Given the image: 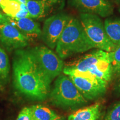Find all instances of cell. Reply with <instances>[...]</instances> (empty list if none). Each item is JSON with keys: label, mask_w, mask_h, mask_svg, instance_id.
Masks as SVG:
<instances>
[{"label": "cell", "mask_w": 120, "mask_h": 120, "mask_svg": "<svg viewBox=\"0 0 120 120\" xmlns=\"http://www.w3.org/2000/svg\"><path fill=\"white\" fill-rule=\"evenodd\" d=\"M12 70L13 85L19 93L36 101L49 98L52 81L42 70L31 49L15 51Z\"/></svg>", "instance_id": "obj_1"}, {"label": "cell", "mask_w": 120, "mask_h": 120, "mask_svg": "<svg viewBox=\"0 0 120 120\" xmlns=\"http://www.w3.org/2000/svg\"><path fill=\"white\" fill-rule=\"evenodd\" d=\"M92 49H94V45L87 36L80 20L71 17L57 43V55L64 60Z\"/></svg>", "instance_id": "obj_2"}, {"label": "cell", "mask_w": 120, "mask_h": 120, "mask_svg": "<svg viewBox=\"0 0 120 120\" xmlns=\"http://www.w3.org/2000/svg\"><path fill=\"white\" fill-rule=\"evenodd\" d=\"M49 98L52 105L65 110L76 111L88 103L69 76L64 74L56 78Z\"/></svg>", "instance_id": "obj_3"}, {"label": "cell", "mask_w": 120, "mask_h": 120, "mask_svg": "<svg viewBox=\"0 0 120 120\" xmlns=\"http://www.w3.org/2000/svg\"><path fill=\"white\" fill-rule=\"evenodd\" d=\"M79 17L84 30L94 49L107 52L116 49L108 37L104 23L100 16L89 13H80Z\"/></svg>", "instance_id": "obj_4"}, {"label": "cell", "mask_w": 120, "mask_h": 120, "mask_svg": "<svg viewBox=\"0 0 120 120\" xmlns=\"http://www.w3.org/2000/svg\"><path fill=\"white\" fill-rule=\"evenodd\" d=\"M73 83L87 101H94L105 95L108 83L88 73L68 76Z\"/></svg>", "instance_id": "obj_5"}, {"label": "cell", "mask_w": 120, "mask_h": 120, "mask_svg": "<svg viewBox=\"0 0 120 120\" xmlns=\"http://www.w3.org/2000/svg\"><path fill=\"white\" fill-rule=\"evenodd\" d=\"M40 67L51 81L63 72L64 64L63 60L51 49L44 46L30 49Z\"/></svg>", "instance_id": "obj_6"}, {"label": "cell", "mask_w": 120, "mask_h": 120, "mask_svg": "<svg viewBox=\"0 0 120 120\" xmlns=\"http://www.w3.org/2000/svg\"><path fill=\"white\" fill-rule=\"evenodd\" d=\"M71 17L64 13H57L45 21L41 37L49 49L56 48L58 40Z\"/></svg>", "instance_id": "obj_7"}, {"label": "cell", "mask_w": 120, "mask_h": 120, "mask_svg": "<svg viewBox=\"0 0 120 120\" xmlns=\"http://www.w3.org/2000/svg\"><path fill=\"white\" fill-rule=\"evenodd\" d=\"M108 57L109 52L101 49H95L64 64L63 73L67 76L87 73L91 67Z\"/></svg>", "instance_id": "obj_8"}, {"label": "cell", "mask_w": 120, "mask_h": 120, "mask_svg": "<svg viewBox=\"0 0 120 120\" xmlns=\"http://www.w3.org/2000/svg\"><path fill=\"white\" fill-rule=\"evenodd\" d=\"M30 40L11 24L0 23V43L8 51L23 49L28 46Z\"/></svg>", "instance_id": "obj_9"}, {"label": "cell", "mask_w": 120, "mask_h": 120, "mask_svg": "<svg viewBox=\"0 0 120 120\" xmlns=\"http://www.w3.org/2000/svg\"><path fill=\"white\" fill-rule=\"evenodd\" d=\"M71 6L81 13L107 17L113 14V6L109 0H68Z\"/></svg>", "instance_id": "obj_10"}, {"label": "cell", "mask_w": 120, "mask_h": 120, "mask_svg": "<svg viewBox=\"0 0 120 120\" xmlns=\"http://www.w3.org/2000/svg\"><path fill=\"white\" fill-rule=\"evenodd\" d=\"M64 0H29L26 4L30 17L34 19L44 18L61 8Z\"/></svg>", "instance_id": "obj_11"}, {"label": "cell", "mask_w": 120, "mask_h": 120, "mask_svg": "<svg viewBox=\"0 0 120 120\" xmlns=\"http://www.w3.org/2000/svg\"><path fill=\"white\" fill-rule=\"evenodd\" d=\"M7 22L11 24L24 35L31 39L41 36L40 25L30 17L15 18L6 15Z\"/></svg>", "instance_id": "obj_12"}, {"label": "cell", "mask_w": 120, "mask_h": 120, "mask_svg": "<svg viewBox=\"0 0 120 120\" xmlns=\"http://www.w3.org/2000/svg\"><path fill=\"white\" fill-rule=\"evenodd\" d=\"M102 115V105L96 103L76 110L69 115L67 120H100Z\"/></svg>", "instance_id": "obj_13"}, {"label": "cell", "mask_w": 120, "mask_h": 120, "mask_svg": "<svg viewBox=\"0 0 120 120\" xmlns=\"http://www.w3.org/2000/svg\"><path fill=\"white\" fill-rule=\"evenodd\" d=\"M1 10L4 15L11 17H30L26 4L17 0H1Z\"/></svg>", "instance_id": "obj_14"}, {"label": "cell", "mask_w": 120, "mask_h": 120, "mask_svg": "<svg viewBox=\"0 0 120 120\" xmlns=\"http://www.w3.org/2000/svg\"><path fill=\"white\" fill-rule=\"evenodd\" d=\"M87 73L109 84L113 77L109 55L107 58L101 60L91 67Z\"/></svg>", "instance_id": "obj_15"}, {"label": "cell", "mask_w": 120, "mask_h": 120, "mask_svg": "<svg viewBox=\"0 0 120 120\" xmlns=\"http://www.w3.org/2000/svg\"><path fill=\"white\" fill-rule=\"evenodd\" d=\"M104 26L108 37L115 49L120 46V18H108Z\"/></svg>", "instance_id": "obj_16"}, {"label": "cell", "mask_w": 120, "mask_h": 120, "mask_svg": "<svg viewBox=\"0 0 120 120\" xmlns=\"http://www.w3.org/2000/svg\"><path fill=\"white\" fill-rule=\"evenodd\" d=\"M10 64L8 55L0 46V91L5 88L10 79Z\"/></svg>", "instance_id": "obj_17"}, {"label": "cell", "mask_w": 120, "mask_h": 120, "mask_svg": "<svg viewBox=\"0 0 120 120\" xmlns=\"http://www.w3.org/2000/svg\"><path fill=\"white\" fill-rule=\"evenodd\" d=\"M33 120H53L58 116L56 112L41 105H34L30 107Z\"/></svg>", "instance_id": "obj_18"}, {"label": "cell", "mask_w": 120, "mask_h": 120, "mask_svg": "<svg viewBox=\"0 0 120 120\" xmlns=\"http://www.w3.org/2000/svg\"><path fill=\"white\" fill-rule=\"evenodd\" d=\"M109 58L111 64L113 77L117 78L120 76V46L113 51L109 52Z\"/></svg>", "instance_id": "obj_19"}, {"label": "cell", "mask_w": 120, "mask_h": 120, "mask_svg": "<svg viewBox=\"0 0 120 120\" xmlns=\"http://www.w3.org/2000/svg\"><path fill=\"white\" fill-rule=\"evenodd\" d=\"M103 120H120V100L108 109Z\"/></svg>", "instance_id": "obj_20"}, {"label": "cell", "mask_w": 120, "mask_h": 120, "mask_svg": "<svg viewBox=\"0 0 120 120\" xmlns=\"http://www.w3.org/2000/svg\"><path fill=\"white\" fill-rule=\"evenodd\" d=\"M16 120H33L30 107L23 108L18 115Z\"/></svg>", "instance_id": "obj_21"}, {"label": "cell", "mask_w": 120, "mask_h": 120, "mask_svg": "<svg viewBox=\"0 0 120 120\" xmlns=\"http://www.w3.org/2000/svg\"><path fill=\"white\" fill-rule=\"evenodd\" d=\"M113 87V91L116 95H120V76L118 77Z\"/></svg>", "instance_id": "obj_22"}, {"label": "cell", "mask_w": 120, "mask_h": 120, "mask_svg": "<svg viewBox=\"0 0 120 120\" xmlns=\"http://www.w3.org/2000/svg\"><path fill=\"white\" fill-rule=\"evenodd\" d=\"M6 15L4 14H2L1 12L0 11V23L2 22H6Z\"/></svg>", "instance_id": "obj_23"}, {"label": "cell", "mask_w": 120, "mask_h": 120, "mask_svg": "<svg viewBox=\"0 0 120 120\" xmlns=\"http://www.w3.org/2000/svg\"><path fill=\"white\" fill-rule=\"evenodd\" d=\"M17 1H19V2H20L21 3H22V4H26L27 2L29 0H17Z\"/></svg>", "instance_id": "obj_24"}, {"label": "cell", "mask_w": 120, "mask_h": 120, "mask_svg": "<svg viewBox=\"0 0 120 120\" xmlns=\"http://www.w3.org/2000/svg\"><path fill=\"white\" fill-rule=\"evenodd\" d=\"M53 120H65V118H64V117H60L58 116L56 118H55V119Z\"/></svg>", "instance_id": "obj_25"}, {"label": "cell", "mask_w": 120, "mask_h": 120, "mask_svg": "<svg viewBox=\"0 0 120 120\" xmlns=\"http://www.w3.org/2000/svg\"><path fill=\"white\" fill-rule=\"evenodd\" d=\"M112 1H113V2H115V3H116V4H119L120 3V0H112Z\"/></svg>", "instance_id": "obj_26"}, {"label": "cell", "mask_w": 120, "mask_h": 120, "mask_svg": "<svg viewBox=\"0 0 120 120\" xmlns=\"http://www.w3.org/2000/svg\"><path fill=\"white\" fill-rule=\"evenodd\" d=\"M119 12H120V7H119Z\"/></svg>", "instance_id": "obj_27"}, {"label": "cell", "mask_w": 120, "mask_h": 120, "mask_svg": "<svg viewBox=\"0 0 120 120\" xmlns=\"http://www.w3.org/2000/svg\"><path fill=\"white\" fill-rule=\"evenodd\" d=\"M0 1H1V0H0ZM0 10H1V7H0Z\"/></svg>", "instance_id": "obj_28"}]
</instances>
